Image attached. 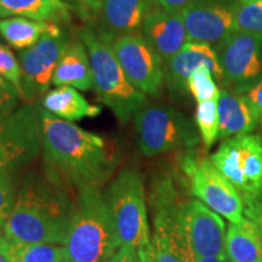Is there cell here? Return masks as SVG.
Returning a JSON list of instances; mask_svg holds the SVG:
<instances>
[{
	"instance_id": "obj_24",
	"label": "cell",
	"mask_w": 262,
	"mask_h": 262,
	"mask_svg": "<svg viewBox=\"0 0 262 262\" xmlns=\"http://www.w3.org/2000/svg\"><path fill=\"white\" fill-rule=\"evenodd\" d=\"M70 11L62 0H0V19L26 17L60 24L70 18Z\"/></svg>"
},
{
	"instance_id": "obj_13",
	"label": "cell",
	"mask_w": 262,
	"mask_h": 262,
	"mask_svg": "<svg viewBox=\"0 0 262 262\" xmlns=\"http://www.w3.org/2000/svg\"><path fill=\"white\" fill-rule=\"evenodd\" d=\"M71 39L66 32L45 33L37 44L18 54L22 86L19 96L27 101L45 94L52 84L55 70Z\"/></svg>"
},
{
	"instance_id": "obj_1",
	"label": "cell",
	"mask_w": 262,
	"mask_h": 262,
	"mask_svg": "<svg viewBox=\"0 0 262 262\" xmlns=\"http://www.w3.org/2000/svg\"><path fill=\"white\" fill-rule=\"evenodd\" d=\"M64 183L49 169L28 173L3 228L4 237L16 244H63L75 211Z\"/></svg>"
},
{
	"instance_id": "obj_38",
	"label": "cell",
	"mask_w": 262,
	"mask_h": 262,
	"mask_svg": "<svg viewBox=\"0 0 262 262\" xmlns=\"http://www.w3.org/2000/svg\"><path fill=\"white\" fill-rule=\"evenodd\" d=\"M0 262H9L8 258H6L2 253H0Z\"/></svg>"
},
{
	"instance_id": "obj_16",
	"label": "cell",
	"mask_w": 262,
	"mask_h": 262,
	"mask_svg": "<svg viewBox=\"0 0 262 262\" xmlns=\"http://www.w3.org/2000/svg\"><path fill=\"white\" fill-rule=\"evenodd\" d=\"M208 67L215 80L225 84L220 62L214 47L199 41H187L175 56L164 62V80L172 93L187 90V80L195 70Z\"/></svg>"
},
{
	"instance_id": "obj_17",
	"label": "cell",
	"mask_w": 262,
	"mask_h": 262,
	"mask_svg": "<svg viewBox=\"0 0 262 262\" xmlns=\"http://www.w3.org/2000/svg\"><path fill=\"white\" fill-rule=\"evenodd\" d=\"M152 6L146 0H102L95 24L97 34L104 41L120 35L140 34Z\"/></svg>"
},
{
	"instance_id": "obj_25",
	"label": "cell",
	"mask_w": 262,
	"mask_h": 262,
	"mask_svg": "<svg viewBox=\"0 0 262 262\" xmlns=\"http://www.w3.org/2000/svg\"><path fill=\"white\" fill-rule=\"evenodd\" d=\"M0 253L9 262H62V245L33 243L16 244L5 237L0 242Z\"/></svg>"
},
{
	"instance_id": "obj_26",
	"label": "cell",
	"mask_w": 262,
	"mask_h": 262,
	"mask_svg": "<svg viewBox=\"0 0 262 262\" xmlns=\"http://www.w3.org/2000/svg\"><path fill=\"white\" fill-rule=\"evenodd\" d=\"M195 123L203 143L206 148L211 147L219 137L217 100L199 102L195 110Z\"/></svg>"
},
{
	"instance_id": "obj_28",
	"label": "cell",
	"mask_w": 262,
	"mask_h": 262,
	"mask_svg": "<svg viewBox=\"0 0 262 262\" xmlns=\"http://www.w3.org/2000/svg\"><path fill=\"white\" fill-rule=\"evenodd\" d=\"M17 185L12 171H0V232L11 215L17 198Z\"/></svg>"
},
{
	"instance_id": "obj_32",
	"label": "cell",
	"mask_w": 262,
	"mask_h": 262,
	"mask_svg": "<svg viewBox=\"0 0 262 262\" xmlns=\"http://www.w3.org/2000/svg\"><path fill=\"white\" fill-rule=\"evenodd\" d=\"M18 98V90L9 80L0 75V119L15 110Z\"/></svg>"
},
{
	"instance_id": "obj_29",
	"label": "cell",
	"mask_w": 262,
	"mask_h": 262,
	"mask_svg": "<svg viewBox=\"0 0 262 262\" xmlns=\"http://www.w3.org/2000/svg\"><path fill=\"white\" fill-rule=\"evenodd\" d=\"M237 26L239 31L262 34V0L249 3L238 2Z\"/></svg>"
},
{
	"instance_id": "obj_20",
	"label": "cell",
	"mask_w": 262,
	"mask_h": 262,
	"mask_svg": "<svg viewBox=\"0 0 262 262\" xmlns=\"http://www.w3.org/2000/svg\"><path fill=\"white\" fill-rule=\"evenodd\" d=\"M56 86H72L88 91L94 88V74L86 48L79 38L68 42L52 77Z\"/></svg>"
},
{
	"instance_id": "obj_9",
	"label": "cell",
	"mask_w": 262,
	"mask_h": 262,
	"mask_svg": "<svg viewBox=\"0 0 262 262\" xmlns=\"http://www.w3.org/2000/svg\"><path fill=\"white\" fill-rule=\"evenodd\" d=\"M40 107L26 103L0 119V171H14L42 149Z\"/></svg>"
},
{
	"instance_id": "obj_39",
	"label": "cell",
	"mask_w": 262,
	"mask_h": 262,
	"mask_svg": "<svg viewBox=\"0 0 262 262\" xmlns=\"http://www.w3.org/2000/svg\"><path fill=\"white\" fill-rule=\"evenodd\" d=\"M146 2H148L149 4H152V5H156L157 4V0H146Z\"/></svg>"
},
{
	"instance_id": "obj_40",
	"label": "cell",
	"mask_w": 262,
	"mask_h": 262,
	"mask_svg": "<svg viewBox=\"0 0 262 262\" xmlns=\"http://www.w3.org/2000/svg\"><path fill=\"white\" fill-rule=\"evenodd\" d=\"M241 3H249V2H257V0H238Z\"/></svg>"
},
{
	"instance_id": "obj_37",
	"label": "cell",
	"mask_w": 262,
	"mask_h": 262,
	"mask_svg": "<svg viewBox=\"0 0 262 262\" xmlns=\"http://www.w3.org/2000/svg\"><path fill=\"white\" fill-rule=\"evenodd\" d=\"M194 262H228L225 253L216 256H195Z\"/></svg>"
},
{
	"instance_id": "obj_22",
	"label": "cell",
	"mask_w": 262,
	"mask_h": 262,
	"mask_svg": "<svg viewBox=\"0 0 262 262\" xmlns=\"http://www.w3.org/2000/svg\"><path fill=\"white\" fill-rule=\"evenodd\" d=\"M41 104L55 117L71 123L88 117L94 118L101 113V107L89 103L77 89L66 85L45 94Z\"/></svg>"
},
{
	"instance_id": "obj_3",
	"label": "cell",
	"mask_w": 262,
	"mask_h": 262,
	"mask_svg": "<svg viewBox=\"0 0 262 262\" xmlns=\"http://www.w3.org/2000/svg\"><path fill=\"white\" fill-rule=\"evenodd\" d=\"M75 188V211L62 244V262H108L120 242L106 198L100 187Z\"/></svg>"
},
{
	"instance_id": "obj_34",
	"label": "cell",
	"mask_w": 262,
	"mask_h": 262,
	"mask_svg": "<svg viewBox=\"0 0 262 262\" xmlns=\"http://www.w3.org/2000/svg\"><path fill=\"white\" fill-rule=\"evenodd\" d=\"M247 95L251 104H253L255 116H256L257 124L262 125V79L255 86L243 93Z\"/></svg>"
},
{
	"instance_id": "obj_18",
	"label": "cell",
	"mask_w": 262,
	"mask_h": 262,
	"mask_svg": "<svg viewBox=\"0 0 262 262\" xmlns=\"http://www.w3.org/2000/svg\"><path fill=\"white\" fill-rule=\"evenodd\" d=\"M141 34L164 62L169 61L188 41L181 12H169L152 6L143 21Z\"/></svg>"
},
{
	"instance_id": "obj_14",
	"label": "cell",
	"mask_w": 262,
	"mask_h": 262,
	"mask_svg": "<svg viewBox=\"0 0 262 262\" xmlns=\"http://www.w3.org/2000/svg\"><path fill=\"white\" fill-rule=\"evenodd\" d=\"M238 0H192L181 11L188 41L217 47L238 31Z\"/></svg>"
},
{
	"instance_id": "obj_27",
	"label": "cell",
	"mask_w": 262,
	"mask_h": 262,
	"mask_svg": "<svg viewBox=\"0 0 262 262\" xmlns=\"http://www.w3.org/2000/svg\"><path fill=\"white\" fill-rule=\"evenodd\" d=\"M187 90L198 103L217 100L220 95L214 75L208 67H201L193 72L187 80Z\"/></svg>"
},
{
	"instance_id": "obj_2",
	"label": "cell",
	"mask_w": 262,
	"mask_h": 262,
	"mask_svg": "<svg viewBox=\"0 0 262 262\" xmlns=\"http://www.w3.org/2000/svg\"><path fill=\"white\" fill-rule=\"evenodd\" d=\"M42 156L47 169L75 187L106 183L118 164V155L103 137L60 119L41 108Z\"/></svg>"
},
{
	"instance_id": "obj_21",
	"label": "cell",
	"mask_w": 262,
	"mask_h": 262,
	"mask_svg": "<svg viewBox=\"0 0 262 262\" xmlns=\"http://www.w3.org/2000/svg\"><path fill=\"white\" fill-rule=\"evenodd\" d=\"M225 255L228 262H262V238L248 217L231 224L226 232Z\"/></svg>"
},
{
	"instance_id": "obj_35",
	"label": "cell",
	"mask_w": 262,
	"mask_h": 262,
	"mask_svg": "<svg viewBox=\"0 0 262 262\" xmlns=\"http://www.w3.org/2000/svg\"><path fill=\"white\" fill-rule=\"evenodd\" d=\"M108 262H142L137 251L130 245H120Z\"/></svg>"
},
{
	"instance_id": "obj_6",
	"label": "cell",
	"mask_w": 262,
	"mask_h": 262,
	"mask_svg": "<svg viewBox=\"0 0 262 262\" xmlns=\"http://www.w3.org/2000/svg\"><path fill=\"white\" fill-rule=\"evenodd\" d=\"M135 130L141 152L147 157L192 148L199 142L191 120L164 104H146L141 108L135 116Z\"/></svg>"
},
{
	"instance_id": "obj_10",
	"label": "cell",
	"mask_w": 262,
	"mask_h": 262,
	"mask_svg": "<svg viewBox=\"0 0 262 262\" xmlns=\"http://www.w3.org/2000/svg\"><path fill=\"white\" fill-rule=\"evenodd\" d=\"M225 84L245 93L262 79V34L238 31L215 48Z\"/></svg>"
},
{
	"instance_id": "obj_8",
	"label": "cell",
	"mask_w": 262,
	"mask_h": 262,
	"mask_svg": "<svg viewBox=\"0 0 262 262\" xmlns=\"http://www.w3.org/2000/svg\"><path fill=\"white\" fill-rule=\"evenodd\" d=\"M182 203L170 182L158 185L155 198L152 262H194L182 220Z\"/></svg>"
},
{
	"instance_id": "obj_11",
	"label": "cell",
	"mask_w": 262,
	"mask_h": 262,
	"mask_svg": "<svg viewBox=\"0 0 262 262\" xmlns=\"http://www.w3.org/2000/svg\"><path fill=\"white\" fill-rule=\"evenodd\" d=\"M106 42L136 89L150 96L162 93L164 61L141 33L120 35Z\"/></svg>"
},
{
	"instance_id": "obj_5",
	"label": "cell",
	"mask_w": 262,
	"mask_h": 262,
	"mask_svg": "<svg viewBox=\"0 0 262 262\" xmlns=\"http://www.w3.org/2000/svg\"><path fill=\"white\" fill-rule=\"evenodd\" d=\"M120 245H130L142 262H152L145 186L137 170L125 168L113 179L106 195Z\"/></svg>"
},
{
	"instance_id": "obj_31",
	"label": "cell",
	"mask_w": 262,
	"mask_h": 262,
	"mask_svg": "<svg viewBox=\"0 0 262 262\" xmlns=\"http://www.w3.org/2000/svg\"><path fill=\"white\" fill-rule=\"evenodd\" d=\"M80 19L88 24H96L102 0H62Z\"/></svg>"
},
{
	"instance_id": "obj_7",
	"label": "cell",
	"mask_w": 262,
	"mask_h": 262,
	"mask_svg": "<svg viewBox=\"0 0 262 262\" xmlns=\"http://www.w3.org/2000/svg\"><path fill=\"white\" fill-rule=\"evenodd\" d=\"M210 160L237 189L244 205L262 196V140L238 135L221 143Z\"/></svg>"
},
{
	"instance_id": "obj_19",
	"label": "cell",
	"mask_w": 262,
	"mask_h": 262,
	"mask_svg": "<svg viewBox=\"0 0 262 262\" xmlns=\"http://www.w3.org/2000/svg\"><path fill=\"white\" fill-rule=\"evenodd\" d=\"M219 137L247 135L257 124L253 104L247 95L238 91L221 90L217 98Z\"/></svg>"
},
{
	"instance_id": "obj_12",
	"label": "cell",
	"mask_w": 262,
	"mask_h": 262,
	"mask_svg": "<svg viewBox=\"0 0 262 262\" xmlns=\"http://www.w3.org/2000/svg\"><path fill=\"white\" fill-rule=\"evenodd\" d=\"M182 166L191 180L193 195L199 201L231 224H237L244 217L243 199L210 159L187 157Z\"/></svg>"
},
{
	"instance_id": "obj_23",
	"label": "cell",
	"mask_w": 262,
	"mask_h": 262,
	"mask_svg": "<svg viewBox=\"0 0 262 262\" xmlns=\"http://www.w3.org/2000/svg\"><path fill=\"white\" fill-rule=\"evenodd\" d=\"M45 33L60 34L63 33V29L57 22L35 21L26 17L0 19V34L17 50H25L37 44Z\"/></svg>"
},
{
	"instance_id": "obj_30",
	"label": "cell",
	"mask_w": 262,
	"mask_h": 262,
	"mask_svg": "<svg viewBox=\"0 0 262 262\" xmlns=\"http://www.w3.org/2000/svg\"><path fill=\"white\" fill-rule=\"evenodd\" d=\"M0 75L9 80L18 93L21 91L22 86V77H21V67L17 58L12 54L8 47L0 42Z\"/></svg>"
},
{
	"instance_id": "obj_4",
	"label": "cell",
	"mask_w": 262,
	"mask_h": 262,
	"mask_svg": "<svg viewBox=\"0 0 262 262\" xmlns=\"http://www.w3.org/2000/svg\"><path fill=\"white\" fill-rule=\"evenodd\" d=\"M89 54L94 74V89L119 123L126 124L147 104V95L136 89L114 56L112 49L93 27L78 32Z\"/></svg>"
},
{
	"instance_id": "obj_41",
	"label": "cell",
	"mask_w": 262,
	"mask_h": 262,
	"mask_svg": "<svg viewBox=\"0 0 262 262\" xmlns=\"http://www.w3.org/2000/svg\"><path fill=\"white\" fill-rule=\"evenodd\" d=\"M3 238H4V234H2V232H0V242L3 241Z\"/></svg>"
},
{
	"instance_id": "obj_33",
	"label": "cell",
	"mask_w": 262,
	"mask_h": 262,
	"mask_svg": "<svg viewBox=\"0 0 262 262\" xmlns=\"http://www.w3.org/2000/svg\"><path fill=\"white\" fill-rule=\"evenodd\" d=\"M244 215L254 222L262 238V196L244 205Z\"/></svg>"
},
{
	"instance_id": "obj_15",
	"label": "cell",
	"mask_w": 262,
	"mask_h": 262,
	"mask_svg": "<svg viewBox=\"0 0 262 262\" xmlns=\"http://www.w3.org/2000/svg\"><path fill=\"white\" fill-rule=\"evenodd\" d=\"M182 220L195 256H216L225 253V222L204 203L199 199L183 202Z\"/></svg>"
},
{
	"instance_id": "obj_36",
	"label": "cell",
	"mask_w": 262,
	"mask_h": 262,
	"mask_svg": "<svg viewBox=\"0 0 262 262\" xmlns=\"http://www.w3.org/2000/svg\"><path fill=\"white\" fill-rule=\"evenodd\" d=\"M192 0H157L159 8L169 12H181Z\"/></svg>"
}]
</instances>
